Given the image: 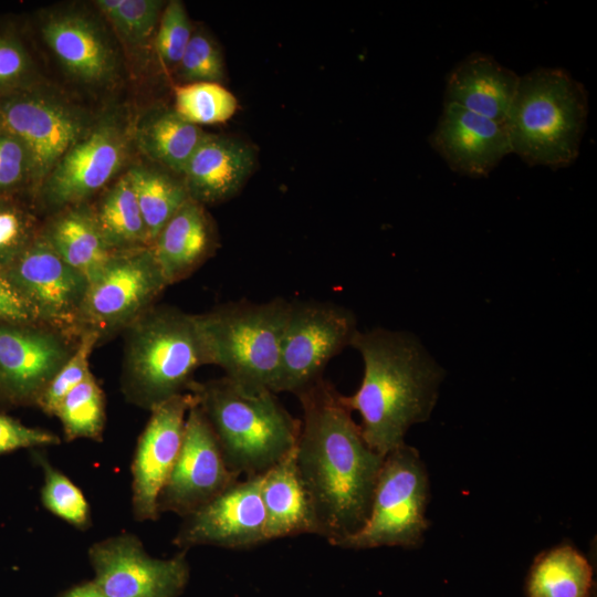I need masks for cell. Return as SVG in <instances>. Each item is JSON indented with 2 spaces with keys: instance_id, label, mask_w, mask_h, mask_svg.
Instances as JSON below:
<instances>
[{
  "instance_id": "cell-1",
  "label": "cell",
  "mask_w": 597,
  "mask_h": 597,
  "mask_svg": "<svg viewBox=\"0 0 597 597\" xmlns=\"http://www.w3.org/2000/svg\"><path fill=\"white\" fill-rule=\"evenodd\" d=\"M296 397L303 410L296 468L317 535L338 547L366 523L385 457L366 443L342 395L324 377Z\"/></svg>"
},
{
  "instance_id": "cell-2",
  "label": "cell",
  "mask_w": 597,
  "mask_h": 597,
  "mask_svg": "<svg viewBox=\"0 0 597 597\" xmlns=\"http://www.w3.org/2000/svg\"><path fill=\"white\" fill-rule=\"evenodd\" d=\"M362 356L359 388L342 395L350 411H358L366 443L381 455L402 446L411 426L430 417L443 369L410 333L376 327L358 331L350 345Z\"/></svg>"
},
{
  "instance_id": "cell-3",
  "label": "cell",
  "mask_w": 597,
  "mask_h": 597,
  "mask_svg": "<svg viewBox=\"0 0 597 597\" xmlns=\"http://www.w3.org/2000/svg\"><path fill=\"white\" fill-rule=\"evenodd\" d=\"M188 391L207 418L228 468L239 476L262 475L294 450L301 420L273 391L249 389L226 376L195 380Z\"/></svg>"
},
{
  "instance_id": "cell-4",
  "label": "cell",
  "mask_w": 597,
  "mask_h": 597,
  "mask_svg": "<svg viewBox=\"0 0 597 597\" xmlns=\"http://www.w3.org/2000/svg\"><path fill=\"white\" fill-rule=\"evenodd\" d=\"M122 388L148 410L187 392L193 374L210 365L198 316L171 306H151L126 328Z\"/></svg>"
},
{
  "instance_id": "cell-5",
  "label": "cell",
  "mask_w": 597,
  "mask_h": 597,
  "mask_svg": "<svg viewBox=\"0 0 597 597\" xmlns=\"http://www.w3.org/2000/svg\"><path fill=\"white\" fill-rule=\"evenodd\" d=\"M588 93L567 71L540 66L520 76L505 126L512 153L528 166L572 165L579 155Z\"/></svg>"
},
{
  "instance_id": "cell-6",
  "label": "cell",
  "mask_w": 597,
  "mask_h": 597,
  "mask_svg": "<svg viewBox=\"0 0 597 597\" xmlns=\"http://www.w3.org/2000/svg\"><path fill=\"white\" fill-rule=\"evenodd\" d=\"M291 302H230L198 314L210 365L230 380L253 390L276 394L282 341Z\"/></svg>"
},
{
  "instance_id": "cell-7",
  "label": "cell",
  "mask_w": 597,
  "mask_h": 597,
  "mask_svg": "<svg viewBox=\"0 0 597 597\" xmlns=\"http://www.w3.org/2000/svg\"><path fill=\"white\" fill-rule=\"evenodd\" d=\"M429 478L418 450L407 443L385 455L368 519L338 547L416 548L428 528Z\"/></svg>"
},
{
  "instance_id": "cell-8",
  "label": "cell",
  "mask_w": 597,
  "mask_h": 597,
  "mask_svg": "<svg viewBox=\"0 0 597 597\" xmlns=\"http://www.w3.org/2000/svg\"><path fill=\"white\" fill-rule=\"evenodd\" d=\"M167 286L150 247L115 251L88 282L75 325L101 337L126 328Z\"/></svg>"
},
{
  "instance_id": "cell-9",
  "label": "cell",
  "mask_w": 597,
  "mask_h": 597,
  "mask_svg": "<svg viewBox=\"0 0 597 597\" xmlns=\"http://www.w3.org/2000/svg\"><path fill=\"white\" fill-rule=\"evenodd\" d=\"M358 332L349 308L322 301L291 302L282 341L277 392L295 396L323 378L328 362L350 346Z\"/></svg>"
},
{
  "instance_id": "cell-10",
  "label": "cell",
  "mask_w": 597,
  "mask_h": 597,
  "mask_svg": "<svg viewBox=\"0 0 597 597\" xmlns=\"http://www.w3.org/2000/svg\"><path fill=\"white\" fill-rule=\"evenodd\" d=\"M0 119L3 129L23 144L34 187L41 186L59 159L92 127L80 111L39 87L0 98Z\"/></svg>"
},
{
  "instance_id": "cell-11",
  "label": "cell",
  "mask_w": 597,
  "mask_h": 597,
  "mask_svg": "<svg viewBox=\"0 0 597 597\" xmlns=\"http://www.w3.org/2000/svg\"><path fill=\"white\" fill-rule=\"evenodd\" d=\"M186 555L153 557L137 536L122 533L90 547L92 582L106 597H179L190 575Z\"/></svg>"
},
{
  "instance_id": "cell-12",
  "label": "cell",
  "mask_w": 597,
  "mask_h": 597,
  "mask_svg": "<svg viewBox=\"0 0 597 597\" xmlns=\"http://www.w3.org/2000/svg\"><path fill=\"white\" fill-rule=\"evenodd\" d=\"M239 478L228 468L212 429L195 399L186 417L178 457L158 496L159 514L171 512L184 517Z\"/></svg>"
},
{
  "instance_id": "cell-13",
  "label": "cell",
  "mask_w": 597,
  "mask_h": 597,
  "mask_svg": "<svg viewBox=\"0 0 597 597\" xmlns=\"http://www.w3.org/2000/svg\"><path fill=\"white\" fill-rule=\"evenodd\" d=\"M261 479L262 475L239 479L184 516L172 543L188 551L200 545L248 549L268 542Z\"/></svg>"
},
{
  "instance_id": "cell-14",
  "label": "cell",
  "mask_w": 597,
  "mask_h": 597,
  "mask_svg": "<svg viewBox=\"0 0 597 597\" xmlns=\"http://www.w3.org/2000/svg\"><path fill=\"white\" fill-rule=\"evenodd\" d=\"M2 273L38 322L75 326L88 282L42 233Z\"/></svg>"
},
{
  "instance_id": "cell-15",
  "label": "cell",
  "mask_w": 597,
  "mask_h": 597,
  "mask_svg": "<svg viewBox=\"0 0 597 597\" xmlns=\"http://www.w3.org/2000/svg\"><path fill=\"white\" fill-rule=\"evenodd\" d=\"M126 154V135L117 122L105 119L92 126L41 184L43 201L53 207L77 205L116 175Z\"/></svg>"
},
{
  "instance_id": "cell-16",
  "label": "cell",
  "mask_w": 597,
  "mask_h": 597,
  "mask_svg": "<svg viewBox=\"0 0 597 597\" xmlns=\"http://www.w3.org/2000/svg\"><path fill=\"white\" fill-rule=\"evenodd\" d=\"M195 404L190 391L150 410L132 462V506L137 521L159 517L157 501L178 457L187 413Z\"/></svg>"
},
{
  "instance_id": "cell-17",
  "label": "cell",
  "mask_w": 597,
  "mask_h": 597,
  "mask_svg": "<svg viewBox=\"0 0 597 597\" xmlns=\"http://www.w3.org/2000/svg\"><path fill=\"white\" fill-rule=\"evenodd\" d=\"M74 348L55 331L0 321V390L15 404H34Z\"/></svg>"
},
{
  "instance_id": "cell-18",
  "label": "cell",
  "mask_w": 597,
  "mask_h": 597,
  "mask_svg": "<svg viewBox=\"0 0 597 597\" xmlns=\"http://www.w3.org/2000/svg\"><path fill=\"white\" fill-rule=\"evenodd\" d=\"M432 149L454 172L482 178L512 154L505 124L443 103L438 123L429 135Z\"/></svg>"
},
{
  "instance_id": "cell-19",
  "label": "cell",
  "mask_w": 597,
  "mask_h": 597,
  "mask_svg": "<svg viewBox=\"0 0 597 597\" xmlns=\"http://www.w3.org/2000/svg\"><path fill=\"white\" fill-rule=\"evenodd\" d=\"M40 32L59 62L75 78L103 84L114 77L116 56L101 27L78 12L46 17Z\"/></svg>"
},
{
  "instance_id": "cell-20",
  "label": "cell",
  "mask_w": 597,
  "mask_h": 597,
  "mask_svg": "<svg viewBox=\"0 0 597 597\" xmlns=\"http://www.w3.org/2000/svg\"><path fill=\"white\" fill-rule=\"evenodd\" d=\"M519 81L520 75L492 55L473 52L448 73L443 103L505 124Z\"/></svg>"
},
{
  "instance_id": "cell-21",
  "label": "cell",
  "mask_w": 597,
  "mask_h": 597,
  "mask_svg": "<svg viewBox=\"0 0 597 597\" xmlns=\"http://www.w3.org/2000/svg\"><path fill=\"white\" fill-rule=\"evenodd\" d=\"M255 165L248 145L219 135L206 134L182 172L189 197L201 203H218L233 197Z\"/></svg>"
},
{
  "instance_id": "cell-22",
  "label": "cell",
  "mask_w": 597,
  "mask_h": 597,
  "mask_svg": "<svg viewBox=\"0 0 597 597\" xmlns=\"http://www.w3.org/2000/svg\"><path fill=\"white\" fill-rule=\"evenodd\" d=\"M214 247L210 220L202 205L192 199L170 218L150 245L168 285L196 271Z\"/></svg>"
},
{
  "instance_id": "cell-23",
  "label": "cell",
  "mask_w": 597,
  "mask_h": 597,
  "mask_svg": "<svg viewBox=\"0 0 597 597\" xmlns=\"http://www.w3.org/2000/svg\"><path fill=\"white\" fill-rule=\"evenodd\" d=\"M294 450L262 474L261 500L266 541L301 534L317 535L314 512L296 468Z\"/></svg>"
},
{
  "instance_id": "cell-24",
  "label": "cell",
  "mask_w": 597,
  "mask_h": 597,
  "mask_svg": "<svg viewBox=\"0 0 597 597\" xmlns=\"http://www.w3.org/2000/svg\"><path fill=\"white\" fill-rule=\"evenodd\" d=\"M41 233L55 252L87 282L115 252L105 242L94 212L85 207L65 210Z\"/></svg>"
},
{
  "instance_id": "cell-25",
  "label": "cell",
  "mask_w": 597,
  "mask_h": 597,
  "mask_svg": "<svg viewBox=\"0 0 597 597\" xmlns=\"http://www.w3.org/2000/svg\"><path fill=\"white\" fill-rule=\"evenodd\" d=\"M527 597H593V568L569 545L540 555L526 582Z\"/></svg>"
},
{
  "instance_id": "cell-26",
  "label": "cell",
  "mask_w": 597,
  "mask_h": 597,
  "mask_svg": "<svg viewBox=\"0 0 597 597\" xmlns=\"http://www.w3.org/2000/svg\"><path fill=\"white\" fill-rule=\"evenodd\" d=\"M206 134L175 111H164L140 125L137 139L139 147L149 158L182 175Z\"/></svg>"
},
{
  "instance_id": "cell-27",
  "label": "cell",
  "mask_w": 597,
  "mask_h": 597,
  "mask_svg": "<svg viewBox=\"0 0 597 597\" xmlns=\"http://www.w3.org/2000/svg\"><path fill=\"white\" fill-rule=\"evenodd\" d=\"M94 216L113 251L150 247L138 201L127 174L105 193Z\"/></svg>"
},
{
  "instance_id": "cell-28",
  "label": "cell",
  "mask_w": 597,
  "mask_h": 597,
  "mask_svg": "<svg viewBox=\"0 0 597 597\" xmlns=\"http://www.w3.org/2000/svg\"><path fill=\"white\" fill-rule=\"evenodd\" d=\"M127 175L151 245L164 226L191 198L184 181L156 169L139 166L129 169Z\"/></svg>"
},
{
  "instance_id": "cell-29",
  "label": "cell",
  "mask_w": 597,
  "mask_h": 597,
  "mask_svg": "<svg viewBox=\"0 0 597 597\" xmlns=\"http://www.w3.org/2000/svg\"><path fill=\"white\" fill-rule=\"evenodd\" d=\"M54 416L62 425L66 441L103 439L105 397L92 373L64 397Z\"/></svg>"
},
{
  "instance_id": "cell-30",
  "label": "cell",
  "mask_w": 597,
  "mask_h": 597,
  "mask_svg": "<svg viewBox=\"0 0 597 597\" xmlns=\"http://www.w3.org/2000/svg\"><path fill=\"white\" fill-rule=\"evenodd\" d=\"M238 108L235 96L214 82H195L175 87V112L193 125L229 121Z\"/></svg>"
},
{
  "instance_id": "cell-31",
  "label": "cell",
  "mask_w": 597,
  "mask_h": 597,
  "mask_svg": "<svg viewBox=\"0 0 597 597\" xmlns=\"http://www.w3.org/2000/svg\"><path fill=\"white\" fill-rule=\"evenodd\" d=\"M35 459L44 475L40 491L42 505L73 527L87 530L91 526V509L83 492L45 457L36 453Z\"/></svg>"
},
{
  "instance_id": "cell-32",
  "label": "cell",
  "mask_w": 597,
  "mask_h": 597,
  "mask_svg": "<svg viewBox=\"0 0 597 597\" xmlns=\"http://www.w3.org/2000/svg\"><path fill=\"white\" fill-rule=\"evenodd\" d=\"M40 75L22 38L12 25H0V98L38 88Z\"/></svg>"
},
{
  "instance_id": "cell-33",
  "label": "cell",
  "mask_w": 597,
  "mask_h": 597,
  "mask_svg": "<svg viewBox=\"0 0 597 597\" xmlns=\"http://www.w3.org/2000/svg\"><path fill=\"white\" fill-rule=\"evenodd\" d=\"M101 338L97 332L82 331L71 356L40 392L34 402L44 413L54 416L64 397L92 373L90 370V358Z\"/></svg>"
},
{
  "instance_id": "cell-34",
  "label": "cell",
  "mask_w": 597,
  "mask_h": 597,
  "mask_svg": "<svg viewBox=\"0 0 597 597\" xmlns=\"http://www.w3.org/2000/svg\"><path fill=\"white\" fill-rule=\"evenodd\" d=\"M38 235L35 219L19 195L0 196V271Z\"/></svg>"
},
{
  "instance_id": "cell-35",
  "label": "cell",
  "mask_w": 597,
  "mask_h": 597,
  "mask_svg": "<svg viewBox=\"0 0 597 597\" xmlns=\"http://www.w3.org/2000/svg\"><path fill=\"white\" fill-rule=\"evenodd\" d=\"M96 6L116 30L134 43L151 34L164 10V2L159 0H98Z\"/></svg>"
},
{
  "instance_id": "cell-36",
  "label": "cell",
  "mask_w": 597,
  "mask_h": 597,
  "mask_svg": "<svg viewBox=\"0 0 597 597\" xmlns=\"http://www.w3.org/2000/svg\"><path fill=\"white\" fill-rule=\"evenodd\" d=\"M191 35V24L182 2L169 1L161 12L156 35L160 60L168 66L178 65Z\"/></svg>"
},
{
  "instance_id": "cell-37",
  "label": "cell",
  "mask_w": 597,
  "mask_h": 597,
  "mask_svg": "<svg viewBox=\"0 0 597 597\" xmlns=\"http://www.w3.org/2000/svg\"><path fill=\"white\" fill-rule=\"evenodd\" d=\"M178 66L180 76L190 83H219L224 77V64L220 51L202 33L191 35Z\"/></svg>"
},
{
  "instance_id": "cell-38",
  "label": "cell",
  "mask_w": 597,
  "mask_h": 597,
  "mask_svg": "<svg viewBox=\"0 0 597 597\" xmlns=\"http://www.w3.org/2000/svg\"><path fill=\"white\" fill-rule=\"evenodd\" d=\"M30 185V169L23 144L11 133H0V196L19 195Z\"/></svg>"
},
{
  "instance_id": "cell-39",
  "label": "cell",
  "mask_w": 597,
  "mask_h": 597,
  "mask_svg": "<svg viewBox=\"0 0 597 597\" xmlns=\"http://www.w3.org/2000/svg\"><path fill=\"white\" fill-rule=\"evenodd\" d=\"M59 443L60 438L53 432L28 427L10 416L0 413V454Z\"/></svg>"
},
{
  "instance_id": "cell-40",
  "label": "cell",
  "mask_w": 597,
  "mask_h": 597,
  "mask_svg": "<svg viewBox=\"0 0 597 597\" xmlns=\"http://www.w3.org/2000/svg\"><path fill=\"white\" fill-rule=\"evenodd\" d=\"M0 321L17 323L38 322L33 312L14 291L0 271Z\"/></svg>"
},
{
  "instance_id": "cell-41",
  "label": "cell",
  "mask_w": 597,
  "mask_h": 597,
  "mask_svg": "<svg viewBox=\"0 0 597 597\" xmlns=\"http://www.w3.org/2000/svg\"><path fill=\"white\" fill-rule=\"evenodd\" d=\"M60 597H106L91 580L72 587Z\"/></svg>"
},
{
  "instance_id": "cell-42",
  "label": "cell",
  "mask_w": 597,
  "mask_h": 597,
  "mask_svg": "<svg viewBox=\"0 0 597 597\" xmlns=\"http://www.w3.org/2000/svg\"><path fill=\"white\" fill-rule=\"evenodd\" d=\"M3 130V126H2V123H1V119H0V133Z\"/></svg>"
},
{
  "instance_id": "cell-43",
  "label": "cell",
  "mask_w": 597,
  "mask_h": 597,
  "mask_svg": "<svg viewBox=\"0 0 597 597\" xmlns=\"http://www.w3.org/2000/svg\"><path fill=\"white\" fill-rule=\"evenodd\" d=\"M0 398H4L3 395H2V392H1V390H0Z\"/></svg>"
}]
</instances>
